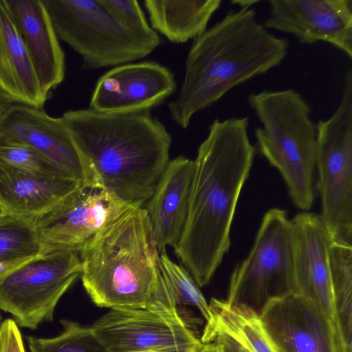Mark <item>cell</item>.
<instances>
[{
    "label": "cell",
    "mask_w": 352,
    "mask_h": 352,
    "mask_svg": "<svg viewBox=\"0 0 352 352\" xmlns=\"http://www.w3.org/2000/svg\"><path fill=\"white\" fill-rule=\"evenodd\" d=\"M248 124V117L215 119L194 160L187 219L174 250L199 287L210 283L230 246L238 199L256 148Z\"/></svg>",
    "instance_id": "1"
},
{
    "label": "cell",
    "mask_w": 352,
    "mask_h": 352,
    "mask_svg": "<svg viewBox=\"0 0 352 352\" xmlns=\"http://www.w3.org/2000/svg\"><path fill=\"white\" fill-rule=\"evenodd\" d=\"M253 8L230 10L193 40L177 97L168 104L171 119L186 129L197 112L234 87L280 65L289 41L271 34Z\"/></svg>",
    "instance_id": "2"
},
{
    "label": "cell",
    "mask_w": 352,
    "mask_h": 352,
    "mask_svg": "<svg viewBox=\"0 0 352 352\" xmlns=\"http://www.w3.org/2000/svg\"><path fill=\"white\" fill-rule=\"evenodd\" d=\"M61 118L98 183L142 206L150 199L170 161L172 143L150 111L110 114L89 108L67 111Z\"/></svg>",
    "instance_id": "3"
},
{
    "label": "cell",
    "mask_w": 352,
    "mask_h": 352,
    "mask_svg": "<svg viewBox=\"0 0 352 352\" xmlns=\"http://www.w3.org/2000/svg\"><path fill=\"white\" fill-rule=\"evenodd\" d=\"M80 253L83 287L100 307L145 308L173 299L144 208H134L107 226Z\"/></svg>",
    "instance_id": "4"
},
{
    "label": "cell",
    "mask_w": 352,
    "mask_h": 352,
    "mask_svg": "<svg viewBox=\"0 0 352 352\" xmlns=\"http://www.w3.org/2000/svg\"><path fill=\"white\" fill-rule=\"evenodd\" d=\"M262 127L254 130L259 153L278 169L294 204L309 210L314 200L317 133L311 109L294 89L263 90L248 96Z\"/></svg>",
    "instance_id": "5"
},
{
    "label": "cell",
    "mask_w": 352,
    "mask_h": 352,
    "mask_svg": "<svg viewBox=\"0 0 352 352\" xmlns=\"http://www.w3.org/2000/svg\"><path fill=\"white\" fill-rule=\"evenodd\" d=\"M58 39L82 60V68L117 67L140 60L160 44L158 34L128 29L100 0H42Z\"/></svg>",
    "instance_id": "6"
},
{
    "label": "cell",
    "mask_w": 352,
    "mask_h": 352,
    "mask_svg": "<svg viewBox=\"0 0 352 352\" xmlns=\"http://www.w3.org/2000/svg\"><path fill=\"white\" fill-rule=\"evenodd\" d=\"M292 293L298 291L290 220L285 210L272 208L248 256L232 274L226 301L259 315L270 300Z\"/></svg>",
    "instance_id": "7"
},
{
    "label": "cell",
    "mask_w": 352,
    "mask_h": 352,
    "mask_svg": "<svg viewBox=\"0 0 352 352\" xmlns=\"http://www.w3.org/2000/svg\"><path fill=\"white\" fill-rule=\"evenodd\" d=\"M320 215L332 238L352 243V70L346 72L341 101L316 125Z\"/></svg>",
    "instance_id": "8"
},
{
    "label": "cell",
    "mask_w": 352,
    "mask_h": 352,
    "mask_svg": "<svg viewBox=\"0 0 352 352\" xmlns=\"http://www.w3.org/2000/svg\"><path fill=\"white\" fill-rule=\"evenodd\" d=\"M78 253L50 252L13 270L0 280V309L19 327L32 330L52 320L59 300L81 275Z\"/></svg>",
    "instance_id": "9"
},
{
    "label": "cell",
    "mask_w": 352,
    "mask_h": 352,
    "mask_svg": "<svg viewBox=\"0 0 352 352\" xmlns=\"http://www.w3.org/2000/svg\"><path fill=\"white\" fill-rule=\"evenodd\" d=\"M91 328L107 352H197L204 345L173 299L145 308L111 309Z\"/></svg>",
    "instance_id": "10"
},
{
    "label": "cell",
    "mask_w": 352,
    "mask_h": 352,
    "mask_svg": "<svg viewBox=\"0 0 352 352\" xmlns=\"http://www.w3.org/2000/svg\"><path fill=\"white\" fill-rule=\"evenodd\" d=\"M142 206L126 201L99 183L82 184L56 206L34 219L42 254L77 252L99 232Z\"/></svg>",
    "instance_id": "11"
},
{
    "label": "cell",
    "mask_w": 352,
    "mask_h": 352,
    "mask_svg": "<svg viewBox=\"0 0 352 352\" xmlns=\"http://www.w3.org/2000/svg\"><path fill=\"white\" fill-rule=\"evenodd\" d=\"M176 90L174 74L166 67L153 61L126 63L99 78L89 109L110 114L150 111Z\"/></svg>",
    "instance_id": "12"
},
{
    "label": "cell",
    "mask_w": 352,
    "mask_h": 352,
    "mask_svg": "<svg viewBox=\"0 0 352 352\" xmlns=\"http://www.w3.org/2000/svg\"><path fill=\"white\" fill-rule=\"evenodd\" d=\"M298 294L311 300L332 325L343 352L329 258L331 236L320 215L302 212L290 220Z\"/></svg>",
    "instance_id": "13"
},
{
    "label": "cell",
    "mask_w": 352,
    "mask_h": 352,
    "mask_svg": "<svg viewBox=\"0 0 352 352\" xmlns=\"http://www.w3.org/2000/svg\"><path fill=\"white\" fill-rule=\"evenodd\" d=\"M0 135L32 147L84 184L98 183L61 117L54 118L43 109L15 103L0 120Z\"/></svg>",
    "instance_id": "14"
},
{
    "label": "cell",
    "mask_w": 352,
    "mask_h": 352,
    "mask_svg": "<svg viewBox=\"0 0 352 352\" xmlns=\"http://www.w3.org/2000/svg\"><path fill=\"white\" fill-rule=\"evenodd\" d=\"M259 316L277 352H340L323 312L298 293L272 299Z\"/></svg>",
    "instance_id": "15"
},
{
    "label": "cell",
    "mask_w": 352,
    "mask_h": 352,
    "mask_svg": "<svg viewBox=\"0 0 352 352\" xmlns=\"http://www.w3.org/2000/svg\"><path fill=\"white\" fill-rule=\"evenodd\" d=\"M263 26L294 35L300 44L324 41L352 59V0H270Z\"/></svg>",
    "instance_id": "16"
},
{
    "label": "cell",
    "mask_w": 352,
    "mask_h": 352,
    "mask_svg": "<svg viewBox=\"0 0 352 352\" xmlns=\"http://www.w3.org/2000/svg\"><path fill=\"white\" fill-rule=\"evenodd\" d=\"M43 90L50 95L65 75V54L42 0H3Z\"/></svg>",
    "instance_id": "17"
},
{
    "label": "cell",
    "mask_w": 352,
    "mask_h": 352,
    "mask_svg": "<svg viewBox=\"0 0 352 352\" xmlns=\"http://www.w3.org/2000/svg\"><path fill=\"white\" fill-rule=\"evenodd\" d=\"M194 160L180 155L169 161L146 201L152 233L160 252L173 248L182 234L188 211Z\"/></svg>",
    "instance_id": "18"
},
{
    "label": "cell",
    "mask_w": 352,
    "mask_h": 352,
    "mask_svg": "<svg viewBox=\"0 0 352 352\" xmlns=\"http://www.w3.org/2000/svg\"><path fill=\"white\" fill-rule=\"evenodd\" d=\"M82 184L67 177H47L0 162L1 214L35 219L48 212Z\"/></svg>",
    "instance_id": "19"
},
{
    "label": "cell",
    "mask_w": 352,
    "mask_h": 352,
    "mask_svg": "<svg viewBox=\"0 0 352 352\" xmlns=\"http://www.w3.org/2000/svg\"><path fill=\"white\" fill-rule=\"evenodd\" d=\"M0 87L17 104L43 109L50 98L3 0H0Z\"/></svg>",
    "instance_id": "20"
},
{
    "label": "cell",
    "mask_w": 352,
    "mask_h": 352,
    "mask_svg": "<svg viewBox=\"0 0 352 352\" xmlns=\"http://www.w3.org/2000/svg\"><path fill=\"white\" fill-rule=\"evenodd\" d=\"M221 0H145L151 28L168 41L184 43L206 30Z\"/></svg>",
    "instance_id": "21"
},
{
    "label": "cell",
    "mask_w": 352,
    "mask_h": 352,
    "mask_svg": "<svg viewBox=\"0 0 352 352\" xmlns=\"http://www.w3.org/2000/svg\"><path fill=\"white\" fill-rule=\"evenodd\" d=\"M208 305L212 318L206 323L202 335L214 332L225 333L247 352H277L257 313L214 298Z\"/></svg>",
    "instance_id": "22"
},
{
    "label": "cell",
    "mask_w": 352,
    "mask_h": 352,
    "mask_svg": "<svg viewBox=\"0 0 352 352\" xmlns=\"http://www.w3.org/2000/svg\"><path fill=\"white\" fill-rule=\"evenodd\" d=\"M329 258L342 349L343 352H351L352 243L331 237Z\"/></svg>",
    "instance_id": "23"
},
{
    "label": "cell",
    "mask_w": 352,
    "mask_h": 352,
    "mask_svg": "<svg viewBox=\"0 0 352 352\" xmlns=\"http://www.w3.org/2000/svg\"><path fill=\"white\" fill-rule=\"evenodd\" d=\"M42 252L34 219L0 214V261L34 258Z\"/></svg>",
    "instance_id": "24"
},
{
    "label": "cell",
    "mask_w": 352,
    "mask_h": 352,
    "mask_svg": "<svg viewBox=\"0 0 352 352\" xmlns=\"http://www.w3.org/2000/svg\"><path fill=\"white\" fill-rule=\"evenodd\" d=\"M62 332L50 338H27L30 352H107L91 327L62 320Z\"/></svg>",
    "instance_id": "25"
},
{
    "label": "cell",
    "mask_w": 352,
    "mask_h": 352,
    "mask_svg": "<svg viewBox=\"0 0 352 352\" xmlns=\"http://www.w3.org/2000/svg\"><path fill=\"white\" fill-rule=\"evenodd\" d=\"M162 274L176 305L195 307L207 322L212 318L209 305L189 272L173 261L166 249L160 254Z\"/></svg>",
    "instance_id": "26"
},
{
    "label": "cell",
    "mask_w": 352,
    "mask_h": 352,
    "mask_svg": "<svg viewBox=\"0 0 352 352\" xmlns=\"http://www.w3.org/2000/svg\"><path fill=\"white\" fill-rule=\"evenodd\" d=\"M0 162L38 175L71 177L35 149L1 135Z\"/></svg>",
    "instance_id": "27"
},
{
    "label": "cell",
    "mask_w": 352,
    "mask_h": 352,
    "mask_svg": "<svg viewBox=\"0 0 352 352\" xmlns=\"http://www.w3.org/2000/svg\"><path fill=\"white\" fill-rule=\"evenodd\" d=\"M100 1L107 11L128 29L140 32H150L153 30L147 22L138 1Z\"/></svg>",
    "instance_id": "28"
},
{
    "label": "cell",
    "mask_w": 352,
    "mask_h": 352,
    "mask_svg": "<svg viewBox=\"0 0 352 352\" xmlns=\"http://www.w3.org/2000/svg\"><path fill=\"white\" fill-rule=\"evenodd\" d=\"M0 352H25L19 326L13 319H7L1 324Z\"/></svg>",
    "instance_id": "29"
},
{
    "label": "cell",
    "mask_w": 352,
    "mask_h": 352,
    "mask_svg": "<svg viewBox=\"0 0 352 352\" xmlns=\"http://www.w3.org/2000/svg\"><path fill=\"white\" fill-rule=\"evenodd\" d=\"M200 340L204 344L212 342L219 344L223 352H247L236 340L223 333L202 335Z\"/></svg>",
    "instance_id": "30"
},
{
    "label": "cell",
    "mask_w": 352,
    "mask_h": 352,
    "mask_svg": "<svg viewBox=\"0 0 352 352\" xmlns=\"http://www.w3.org/2000/svg\"><path fill=\"white\" fill-rule=\"evenodd\" d=\"M32 258H33L19 259L12 261H0V280L8 275L13 270L19 267L21 265Z\"/></svg>",
    "instance_id": "31"
},
{
    "label": "cell",
    "mask_w": 352,
    "mask_h": 352,
    "mask_svg": "<svg viewBox=\"0 0 352 352\" xmlns=\"http://www.w3.org/2000/svg\"><path fill=\"white\" fill-rule=\"evenodd\" d=\"M15 102L0 87V120Z\"/></svg>",
    "instance_id": "32"
},
{
    "label": "cell",
    "mask_w": 352,
    "mask_h": 352,
    "mask_svg": "<svg viewBox=\"0 0 352 352\" xmlns=\"http://www.w3.org/2000/svg\"><path fill=\"white\" fill-rule=\"evenodd\" d=\"M197 352H223L221 345L215 342L204 344Z\"/></svg>",
    "instance_id": "33"
},
{
    "label": "cell",
    "mask_w": 352,
    "mask_h": 352,
    "mask_svg": "<svg viewBox=\"0 0 352 352\" xmlns=\"http://www.w3.org/2000/svg\"><path fill=\"white\" fill-rule=\"evenodd\" d=\"M259 1L256 0H234L232 1V3L237 4L240 8L248 7L251 8L252 6L258 3Z\"/></svg>",
    "instance_id": "34"
},
{
    "label": "cell",
    "mask_w": 352,
    "mask_h": 352,
    "mask_svg": "<svg viewBox=\"0 0 352 352\" xmlns=\"http://www.w3.org/2000/svg\"><path fill=\"white\" fill-rule=\"evenodd\" d=\"M132 352H153V351H132Z\"/></svg>",
    "instance_id": "35"
},
{
    "label": "cell",
    "mask_w": 352,
    "mask_h": 352,
    "mask_svg": "<svg viewBox=\"0 0 352 352\" xmlns=\"http://www.w3.org/2000/svg\"><path fill=\"white\" fill-rule=\"evenodd\" d=\"M1 316H0V327H1Z\"/></svg>",
    "instance_id": "36"
},
{
    "label": "cell",
    "mask_w": 352,
    "mask_h": 352,
    "mask_svg": "<svg viewBox=\"0 0 352 352\" xmlns=\"http://www.w3.org/2000/svg\"><path fill=\"white\" fill-rule=\"evenodd\" d=\"M1 208H0V214H1Z\"/></svg>",
    "instance_id": "37"
}]
</instances>
